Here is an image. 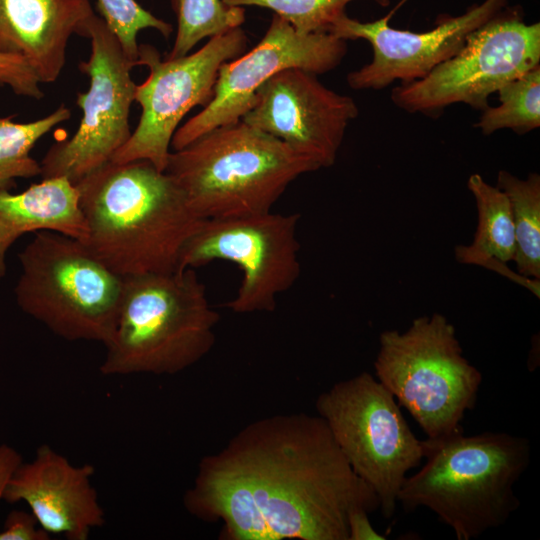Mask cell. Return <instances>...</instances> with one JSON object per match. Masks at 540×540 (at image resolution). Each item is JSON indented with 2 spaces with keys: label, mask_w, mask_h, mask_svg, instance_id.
<instances>
[{
  "label": "cell",
  "mask_w": 540,
  "mask_h": 540,
  "mask_svg": "<svg viewBox=\"0 0 540 540\" xmlns=\"http://www.w3.org/2000/svg\"><path fill=\"white\" fill-rule=\"evenodd\" d=\"M187 511L222 521L223 540H348L347 517L380 507L317 414H278L243 427L203 457Z\"/></svg>",
  "instance_id": "6da1fadb"
},
{
  "label": "cell",
  "mask_w": 540,
  "mask_h": 540,
  "mask_svg": "<svg viewBox=\"0 0 540 540\" xmlns=\"http://www.w3.org/2000/svg\"><path fill=\"white\" fill-rule=\"evenodd\" d=\"M87 225L84 243L125 277L179 269L201 220L173 179L148 160L107 162L76 184Z\"/></svg>",
  "instance_id": "7a4b0ae2"
},
{
  "label": "cell",
  "mask_w": 540,
  "mask_h": 540,
  "mask_svg": "<svg viewBox=\"0 0 540 540\" xmlns=\"http://www.w3.org/2000/svg\"><path fill=\"white\" fill-rule=\"evenodd\" d=\"M424 465L397 496L405 511L427 508L458 540L505 524L520 506L514 486L531 460L529 439L507 432L462 431L422 440Z\"/></svg>",
  "instance_id": "3957f363"
},
{
  "label": "cell",
  "mask_w": 540,
  "mask_h": 540,
  "mask_svg": "<svg viewBox=\"0 0 540 540\" xmlns=\"http://www.w3.org/2000/svg\"><path fill=\"white\" fill-rule=\"evenodd\" d=\"M219 319L193 268L125 276L99 370L105 376L182 372L214 347Z\"/></svg>",
  "instance_id": "277c9868"
},
{
  "label": "cell",
  "mask_w": 540,
  "mask_h": 540,
  "mask_svg": "<svg viewBox=\"0 0 540 540\" xmlns=\"http://www.w3.org/2000/svg\"><path fill=\"white\" fill-rule=\"evenodd\" d=\"M317 165L242 120L216 127L168 156L165 172L200 219L271 212L299 176Z\"/></svg>",
  "instance_id": "5b68a950"
},
{
  "label": "cell",
  "mask_w": 540,
  "mask_h": 540,
  "mask_svg": "<svg viewBox=\"0 0 540 540\" xmlns=\"http://www.w3.org/2000/svg\"><path fill=\"white\" fill-rule=\"evenodd\" d=\"M374 371L430 439L462 431L482 383L481 372L463 356L455 327L440 313L415 318L403 332L383 331Z\"/></svg>",
  "instance_id": "8992f818"
},
{
  "label": "cell",
  "mask_w": 540,
  "mask_h": 540,
  "mask_svg": "<svg viewBox=\"0 0 540 540\" xmlns=\"http://www.w3.org/2000/svg\"><path fill=\"white\" fill-rule=\"evenodd\" d=\"M22 272L15 287L23 312L69 340L106 344L114 331L123 277L81 240L38 231L19 254Z\"/></svg>",
  "instance_id": "52a82bcc"
},
{
  "label": "cell",
  "mask_w": 540,
  "mask_h": 540,
  "mask_svg": "<svg viewBox=\"0 0 540 540\" xmlns=\"http://www.w3.org/2000/svg\"><path fill=\"white\" fill-rule=\"evenodd\" d=\"M315 407L352 470L378 496L382 516L393 517L408 472L423 459L422 440L396 399L375 376L362 372L322 392Z\"/></svg>",
  "instance_id": "ba28073f"
},
{
  "label": "cell",
  "mask_w": 540,
  "mask_h": 540,
  "mask_svg": "<svg viewBox=\"0 0 540 540\" xmlns=\"http://www.w3.org/2000/svg\"><path fill=\"white\" fill-rule=\"evenodd\" d=\"M538 65L540 23L526 24L522 8L508 5L424 78L395 86L391 100L399 109L428 116L457 103L482 111L493 93Z\"/></svg>",
  "instance_id": "9c48e42d"
},
{
  "label": "cell",
  "mask_w": 540,
  "mask_h": 540,
  "mask_svg": "<svg viewBox=\"0 0 540 540\" xmlns=\"http://www.w3.org/2000/svg\"><path fill=\"white\" fill-rule=\"evenodd\" d=\"M248 37L241 28L209 38L194 53L161 59L152 45L139 44L136 65L146 66L148 77L136 85L135 99L141 115L129 140L112 162L148 160L164 171L171 141L184 116L196 106H206L213 97L221 65L243 54Z\"/></svg>",
  "instance_id": "30bf717a"
},
{
  "label": "cell",
  "mask_w": 540,
  "mask_h": 540,
  "mask_svg": "<svg viewBox=\"0 0 540 540\" xmlns=\"http://www.w3.org/2000/svg\"><path fill=\"white\" fill-rule=\"evenodd\" d=\"M90 55L79 70L88 76L89 88L79 92L76 104L82 117L75 133L54 143L40 162L42 179L65 177L76 184L111 161L129 140V114L136 83V66L125 55L117 37L103 18L93 15L86 27Z\"/></svg>",
  "instance_id": "8fae6325"
},
{
  "label": "cell",
  "mask_w": 540,
  "mask_h": 540,
  "mask_svg": "<svg viewBox=\"0 0 540 540\" xmlns=\"http://www.w3.org/2000/svg\"><path fill=\"white\" fill-rule=\"evenodd\" d=\"M300 215L264 214L202 219L180 255L179 269L214 260L242 271L236 296L225 304L235 313L272 312L276 298L297 281L301 266L297 225Z\"/></svg>",
  "instance_id": "7c38bea8"
},
{
  "label": "cell",
  "mask_w": 540,
  "mask_h": 540,
  "mask_svg": "<svg viewBox=\"0 0 540 540\" xmlns=\"http://www.w3.org/2000/svg\"><path fill=\"white\" fill-rule=\"evenodd\" d=\"M346 53V40L328 32L299 33L273 14L253 49L221 65L212 99L176 130L171 148L179 150L216 127L241 120L258 88L279 71L296 67L324 74L338 67Z\"/></svg>",
  "instance_id": "4fadbf2b"
},
{
  "label": "cell",
  "mask_w": 540,
  "mask_h": 540,
  "mask_svg": "<svg viewBox=\"0 0 540 540\" xmlns=\"http://www.w3.org/2000/svg\"><path fill=\"white\" fill-rule=\"evenodd\" d=\"M512 0H484L462 15L437 20L425 32L391 27L388 18L361 22L346 13L338 16L327 32L343 40L364 39L373 50L369 63L347 75L355 90H381L396 81L409 83L424 78L439 64L456 55L468 36L507 7Z\"/></svg>",
  "instance_id": "5bb4252c"
},
{
  "label": "cell",
  "mask_w": 540,
  "mask_h": 540,
  "mask_svg": "<svg viewBox=\"0 0 540 540\" xmlns=\"http://www.w3.org/2000/svg\"><path fill=\"white\" fill-rule=\"evenodd\" d=\"M358 113L353 98L327 88L316 74L294 67L261 85L241 120L321 169L335 163L346 129Z\"/></svg>",
  "instance_id": "9a60e30c"
},
{
  "label": "cell",
  "mask_w": 540,
  "mask_h": 540,
  "mask_svg": "<svg viewBox=\"0 0 540 540\" xmlns=\"http://www.w3.org/2000/svg\"><path fill=\"white\" fill-rule=\"evenodd\" d=\"M92 464L76 466L43 444L34 459L21 463L3 495L8 503L25 502L40 527L68 540H87L105 523V513L91 479Z\"/></svg>",
  "instance_id": "2e32d148"
},
{
  "label": "cell",
  "mask_w": 540,
  "mask_h": 540,
  "mask_svg": "<svg viewBox=\"0 0 540 540\" xmlns=\"http://www.w3.org/2000/svg\"><path fill=\"white\" fill-rule=\"evenodd\" d=\"M89 0H0V53L23 57L41 83L61 75L72 35L86 36Z\"/></svg>",
  "instance_id": "e0dca14e"
},
{
  "label": "cell",
  "mask_w": 540,
  "mask_h": 540,
  "mask_svg": "<svg viewBox=\"0 0 540 540\" xmlns=\"http://www.w3.org/2000/svg\"><path fill=\"white\" fill-rule=\"evenodd\" d=\"M55 231L85 241L87 225L76 186L65 177L42 179L20 193L0 189V278L6 255L26 233Z\"/></svg>",
  "instance_id": "ac0fdd59"
},
{
  "label": "cell",
  "mask_w": 540,
  "mask_h": 540,
  "mask_svg": "<svg viewBox=\"0 0 540 540\" xmlns=\"http://www.w3.org/2000/svg\"><path fill=\"white\" fill-rule=\"evenodd\" d=\"M467 186L476 201L478 225L470 245L455 247L456 260L485 267L492 260L514 261L515 234L507 195L479 174H472Z\"/></svg>",
  "instance_id": "d6986e66"
},
{
  "label": "cell",
  "mask_w": 540,
  "mask_h": 540,
  "mask_svg": "<svg viewBox=\"0 0 540 540\" xmlns=\"http://www.w3.org/2000/svg\"><path fill=\"white\" fill-rule=\"evenodd\" d=\"M508 197L515 234L514 262L525 278H540V175L530 173L519 179L506 170L497 176V185Z\"/></svg>",
  "instance_id": "ffe728a7"
},
{
  "label": "cell",
  "mask_w": 540,
  "mask_h": 540,
  "mask_svg": "<svg viewBox=\"0 0 540 540\" xmlns=\"http://www.w3.org/2000/svg\"><path fill=\"white\" fill-rule=\"evenodd\" d=\"M71 111L64 104L50 114L26 123L14 116H0V189H9L18 178L41 175L40 162L31 156L35 144L54 127L69 120Z\"/></svg>",
  "instance_id": "44dd1931"
},
{
  "label": "cell",
  "mask_w": 540,
  "mask_h": 540,
  "mask_svg": "<svg viewBox=\"0 0 540 540\" xmlns=\"http://www.w3.org/2000/svg\"><path fill=\"white\" fill-rule=\"evenodd\" d=\"M500 104L487 107L474 124L484 135L511 129L522 135L540 126V65L498 91Z\"/></svg>",
  "instance_id": "7402d4cb"
},
{
  "label": "cell",
  "mask_w": 540,
  "mask_h": 540,
  "mask_svg": "<svg viewBox=\"0 0 540 540\" xmlns=\"http://www.w3.org/2000/svg\"><path fill=\"white\" fill-rule=\"evenodd\" d=\"M177 19L173 47L166 58L183 57L204 38H212L241 27L245 9L222 0H170Z\"/></svg>",
  "instance_id": "603a6c76"
},
{
  "label": "cell",
  "mask_w": 540,
  "mask_h": 540,
  "mask_svg": "<svg viewBox=\"0 0 540 540\" xmlns=\"http://www.w3.org/2000/svg\"><path fill=\"white\" fill-rule=\"evenodd\" d=\"M229 6H256L270 9L287 21L297 32H327L330 25L353 0H222ZM381 7L391 0H372Z\"/></svg>",
  "instance_id": "cb8c5ba5"
},
{
  "label": "cell",
  "mask_w": 540,
  "mask_h": 540,
  "mask_svg": "<svg viewBox=\"0 0 540 540\" xmlns=\"http://www.w3.org/2000/svg\"><path fill=\"white\" fill-rule=\"evenodd\" d=\"M97 8L127 58L135 64L139 49L137 35L141 30H157L167 39L173 31L171 24L154 16L136 0H97Z\"/></svg>",
  "instance_id": "d4e9b609"
},
{
  "label": "cell",
  "mask_w": 540,
  "mask_h": 540,
  "mask_svg": "<svg viewBox=\"0 0 540 540\" xmlns=\"http://www.w3.org/2000/svg\"><path fill=\"white\" fill-rule=\"evenodd\" d=\"M40 84L23 57L0 53V87L7 86L16 95L40 100L44 97Z\"/></svg>",
  "instance_id": "484cf974"
},
{
  "label": "cell",
  "mask_w": 540,
  "mask_h": 540,
  "mask_svg": "<svg viewBox=\"0 0 540 540\" xmlns=\"http://www.w3.org/2000/svg\"><path fill=\"white\" fill-rule=\"evenodd\" d=\"M51 535L43 530L30 512L14 510L6 518L0 540H50Z\"/></svg>",
  "instance_id": "4316f807"
},
{
  "label": "cell",
  "mask_w": 540,
  "mask_h": 540,
  "mask_svg": "<svg viewBox=\"0 0 540 540\" xmlns=\"http://www.w3.org/2000/svg\"><path fill=\"white\" fill-rule=\"evenodd\" d=\"M366 509L356 508L347 517L348 540H383L386 536L380 534L372 526Z\"/></svg>",
  "instance_id": "83f0119b"
},
{
  "label": "cell",
  "mask_w": 540,
  "mask_h": 540,
  "mask_svg": "<svg viewBox=\"0 0 540 540\" xmlns=\"http://www.w3.org/2000/svg\"><path fill=\"white\" fill-rule=\"evenodd\" d=\"M22 462L21 455L14 448L5 444L0 446V499H3L12 475Z\"/></svg>",
  "instance_id": "f1b7e54d"
}]
</instances>
